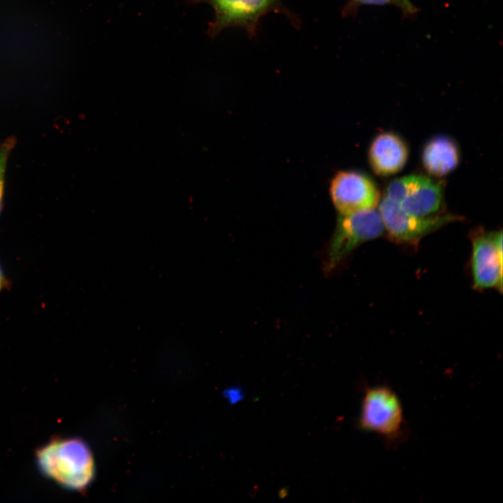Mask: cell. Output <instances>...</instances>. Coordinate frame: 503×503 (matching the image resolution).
I'll use <instances>...</instances> for the list:
<instances>
[{
  "mask_svg": "<svg viewBox=\"0 0 503 503\" xmlns=\"http://www.w3.org/2000/svg\"><path fill=\"white\" fill-rule=\"evenodd\" d=\"M40 472L60 486L84 492L93 481L95 462L88 445L77 437H55L38 449Z\"/></svg>",
  "mask_w": 503,
  "mask_h": 503,
  "instance_id": "1",
  "label": "cell"
},
{
  "mask_svg": "<svg viewBox=\"0 0 503 503\" xmlns=\"http://www.w3.org/2000/svg\"><path fill=\"white\" fill-rule=\"evenodd\" d=\"M189 4L205 3L214 12V20L208 24L207 34L212 38L227 28H240L250 38L258 34L261 20L270 13L285 15L292 26L299 29V17L289 10L282 0H187Z\"/></svg>",
  "mask_w": 503,
  "mask_h": 503,
  "instance_id": "2",
  "label": "cell"
},
{
  "mask_svg": "<svg viewBox=\"0 0 503 503\" xmlns=\"http://www.w3.org/2000/svg\"><path fill=\"white\" fill-rule=\"evenodd\" d=\"M384 231L380 213L375 208L339 214L326 250V272L334 270L356 248L380 237Z\"/></svg>",
  "mask_w": 503,
  "mask_h": 503,
  "instance_id": "3",
  "label": "cell"
},
{
  "mask_svg": "<svg viewBox=\"0 0 503 503\" xmlns=\"http://www.w3.org/2000/svg\"><path fill=\"white\" fill-rule=\"evenodd\" d=\"M404 421L402 402L391 387L376 385L365 388L358 418L362 430L393 442L401 436Z\"/></svg>",
  "mask_w": 503,
  "mask_h": 503,
  "instance_id": "4",
  "label": "cell"
},
{
  "mask_svg": "<svg viewBox=\"0 0 503 503\" xmlns=\"http://www.w3.org/2000/svg\"><path fill=\"white\" fill-rule=\"evenodd\" d=\"M378 210L389 238L398 243L412 245L446 224L462 219V217L450 213L425 217L412 215L386 197L381 201Z\"/></svg>",
  "mask_w": 503,
  "mask_h": 503,
  "instance_id": "5",
  "label": "cell"
},
{
  "mask_svg": "<svg viewBox=\"0 0 503 503\" xmlns=\"http://www.w3.org/2000/svg\"><path fill=\"white\" fill-rule=\"evenodd\" d=\"M470 261L473 287L476 290H502V232L474 231L471 234Z\"/></svg>",
  "mask_w": 503,
  "mask_h": 503,
  "instance_id": "6",
  "label": "cell"
},
{
  "mask_svg": "<svg viewBox=\"0 0 503 503\" xmlns=\"http://www.w3.org/2000/svg\"><path fill=\"white\" fill-rule=\"evenodd\" d=\"M331 201L338 214L375 208L379 194L374 182L365 175L354 170H340L329 185Z\"/></svg>",
  "mask_w": 503,
  "mask_h": 503,
  "instance_id": "7",
  "label": "cell"
},
{
  "mask_svg": "<svg viewBox=\"0 0 503 503\" xmlns=\"http://www.w3.org/2000/svg\"><path fill=\"white\" fill-rule=\"evenodd\" d=\"M408 156L404 143L398 136L384 133L377 136L369 150V160L373 170L381 175L400 171Z\"/></svg>",
  "mask_w": 503,
  "mask_h": 503,
  "instance_id": "8",
  "label": "cell"
},
{
  "mask_svg": "<svg viewBox=\"0 0 503 503\" xmlns=\"http://www.w3.org/2000/svg\"><path fill=\"white\" fill-rule=\"evenodd\" d=\"M442 203V184L423 175L418 183L398 203V205L406 213L425 217L438 212Z\"/></svg>",
  "mask_w": 503,
  "mask_h": 503,
  "instance_id": "9",
  "label": "cell"
},
{
  "mask_svg": "<svg viewBox=\"0 0 503 503\" xmlns=\"http://www.w3.org/2000/svg\"><path fill=\"white\" fill-rule=\"evenodd\" d=\"M425 170L435 176H443L452 171L458 164L459 154L456 145L450 138L439 136L425 145L422 155Z\"/></svg>",
  "mask_w": 503,
  "mask_h": 503,
  "instance_id": "10",
  "label": "cell"
},
{
  "mask_svg": "<svg viewBox=\"0 0 503 503\" xmlns=\"http://www.w3.org/2000/svg\"><path fill=\"white\" fill-rule=\"evenodd\" d=\"M367 5L394 6L401 11L403 17L407 18L414 17L418 11L411 0H347L341 10L342 16L355 17L359 8Z\"/></svg>",
  "mask_w": 503,
  "mask_h": 503,
  "instance_id": "11",
  "label": "cell"
},
{
  "mask_svg": "<svg viewBox=\"0 0 503 503\" xmlns=\"http://www.w3.org/2000/svg\"><path fill=\"white\" fill-rule=\"evenodd\" d=\"M422 175H409L391 181L386 189L385 196L399 203L421 180Z\"/></svg>",
  "mask_w": 503,
  "mask_h": 503,
  "instance_id": "12",
  "label": "cell"
},
{
  "mask_svg": "<svg viewBox=\"0 0 503 503\" xmlns=\"http://www.w3.org/2000/svg\"><path fill=\"white\" fill-rule=\"evenodd\" d=\"M17 138L10 136L0 143V217L3 208L5 181L7 164L10 152L15 147Z\"/></svg>",
  "mask_w": 503,
  "mask_h": 503,
  "instance_id": "13",
  "label": "cell"
},
{
  "mask_svg": "<svg viewBox=\"0 0 503 503\" xmlns=\"http://www.w3.org/2000/svg\"><path fill=\"white\" fill-rule=\"evenodd\" d=\"M11 286V282L5 274L3 268L0 262V293L5 289H9Z\"/></svg>",
  "mask_w": 503,
  "mask_h": 503,
  "instance_id": "14",
  "label": "cell"
}]
</instances>
